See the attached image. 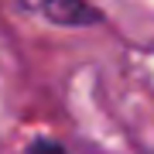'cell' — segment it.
<instances>
[{"mask_svg": "<svg viewBox=\"0 0 154 154\" xmlns=\"http://www.w3.org/2000/svg\"><path fill=\"white\" fill-rule=\"evenodd\" d=\"M24 11L41 14L51 24H65V28H86L99 21V11L89 7L86 0H21Z\"/></svg>", "mask_w": 154, "mask_h": 154, "instance_id": "6da1fadb", "label": "cell"}, {"mask_svg": "<svg viewBox=\"0 0 154 154\" xmlns=\"http://www.w3.org/2000/svg\"><path fill=\"white\" fill-rule=\"evenodd\" d=\"M28 154H69V151L62 147L58 140H48V137H41V140H34L31 147H28Z\"/></svg>", "mask_w": 154, "mask_h": 154, "instance_id": "7a4b0ae2", "label": "cell"}]
</instances>
